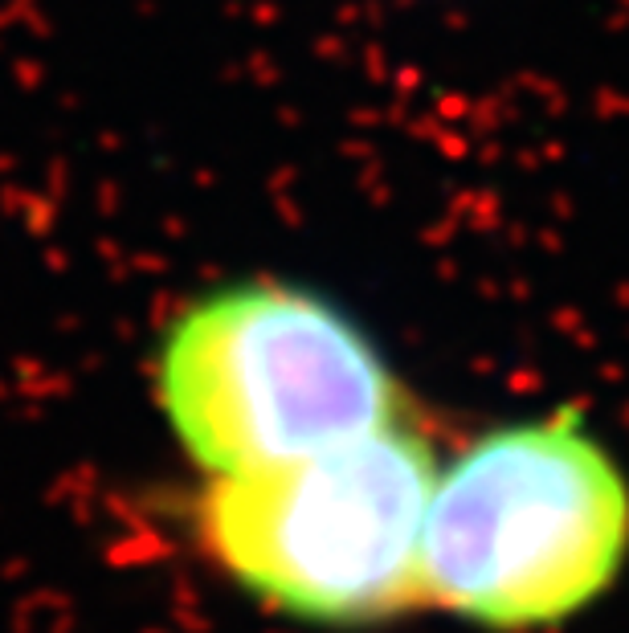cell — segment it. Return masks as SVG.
<instances>
[{
  "instance_id": "obj_1",
  "label": "cell",
  "mask_w": 629,
  "mask_h": 633,
  "mask_svg": "<svg viewBox=\"0 0 629 633\" xmlns=\"http://www.w3.org/2000/svg\"><path fill=\"white\" fill-rule=\"evenodd\" d=\"M629 560V479L576 417L507 425L434 479L421 604L486 629L581 613Z\"/></svg>"
},
{
  "instance_id": "obj_2",
  "label": "cell",
  "mask_w": 629,
  "mask_h": 633,
  "mask_svg": "<svg viewBox=\"0 0 629 633\" xmlns=\"http://www.w3.org/2000/svg\"><path fill=\"white\" fill-rule=\"evenodd\" d=\"M434 454L413 425L217 474L201 499L204 547L253 596L307 621L360 625L421 604Z\"/></svg>"
},
{
  "instance_id": "obj_3",
  "label": "cell",
  "mask_w": 629,
  "mask_h": 633,
  "mask_svg": "<svg viewBox=\"0 0 629 633\" xmlns=\"http://www.w3.org/2000/svg\"><path fill=\"white\" fill-rule=\"evenodd\" d=\"M160 401L213 479L401 421L377 347L327 303L286 287H233L188 307L160 355Z\"/></svg>"
}]
</instances>
